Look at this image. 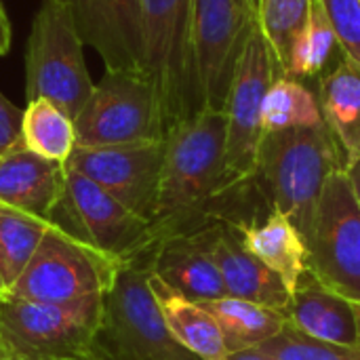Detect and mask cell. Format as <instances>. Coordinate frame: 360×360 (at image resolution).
<instances>
[{"label": "cell", "instance_id": "6da1fadb", "mask_svg": "<svg viewBox=\"0 0 360 360\" xmlns=\"http://www.w3.org/2000/svg\"><path fill=\"white\" fill-rule=\"evenodd\" d=\"M226 112L202 108L175 122L165 137V162L152 230L156 240L211 221L224 194Z\"/></svg>", "mask_w": 360, "mask_h": 360}, {"label": "cell", "instance_id": "7a4b0ae2", "mask_svg": "<svg viewBox=\"0 0 360 360\" xmlns=\"http://www.w3.org/2000/svg\"><path fill=\"white\" fill-rule=\"evenodd\" d=\"M344 167V154L325 122L287 129L264 135L255 184L266 190L270 207L287 215L306 238L329 175Z\"/></svg>", "mask_w": 360, "mask_h": 360}, {"label": "cell", "instance_id": "3957f363", "mask_svg": "<svg viewBox=\"0 0 360 360\" xmlns=\"http://www.w3.org/2000/svg\"><path fill=\"white\" fill-rule=\"evenodd\" d=\"M156 243L120 262L103 297L97 352L105 360H200L173 338L150 287Z\"/></svg>", "mask_w": 360, "mask_h": 360}, {"label": "cell", "instance_id": "277c9868", "mask_svg": "<svg viewBox=\"0 0 360 360\" xmlns=\"http://www.w3.org/2000/svg\"><path fill=\"white\" fill-rule=\"evenodd\" d=\"M103 297L68 304L0 295V344L15 360H76L97 352Z\"/></svg>", "mask_w": 360, "mask_h": 360}, {"label": "cell", "instance_id": "5b68a950", "mask_svg": "<svg viewBox=\"0 0 360 360\" xmlns=\"http://www.w3.org/2000/svg\"><path fill=\"white\" fill-rule=\"evenodd\" d=\"M82 44L70 6L61 0H42L25 51L27 101L49 99L76 120L95 86Z\"/></svg>", "mask_w": 360, "mask_h": 360}, {"label": "cell", "instance_id": "8992f818", "mask_svg": "<svg viewBox=\"0 0 360 360\" xmlns=\"http://www.w3.org/2000/svg\"><path fill=\"white\" fill-rule=\"evenodd\" d=\"M143 72L150 76L167 131L202 110L192 46V0H141Z\"/></svg>", "mask_w": 360, "mask_h": 360}, {"label": "cell", "instance_id": "52a82bcc", "mask_svg": "<svg viewBox=\"0 0 360 360\" xmlns=\"http://www.w3.org/2000/svg\"><path fill=\"white\" fill-rule=\"evenodd\" d=\"M78 148L165 141L160 97L143 70H105L74 120Z\"/></svg>", "mask_w": 360, "mask_h": 360}, {"label": "cell", "instance_id": "ba28073f", "mask_svg": "<svg viewBox=\"0 0 360 360\" xmlns=\"http://www.w3.org/2000/svg\"><path fill=\"white\" fill-rule=\"evenodd\" d=\"M278 74L283 72L274 53L257 30L236 65L226 101V173L221 200L247 194L255 186L257 154L264 139V99Z\"/></svg>", "mask_w": 360, "mask_h": 360}, {"label": "cell", "instance_id": "9c48e42d", "mask_svg": "<svg viewBox=\"0 0 360 360\" xmlns=\"http://www.w3.org/2000/svg\"><path fill=\"white\" fill-rule=\"evenodd\" d=\"M118 268L116 257L53 226L8 293L49 304L78 302L105 295Z\"/></svg>", "mask_w": 360, "mask_h": 360}, {"label": "cell", "instance_id": "30bf717a", "mask_svg": "<svg viewBox=\"0 0 360 360\" xmlns=\"http://www.w3.org/2000/svg\"><path fill=\"white\" fill-rule=\"evenodd\" d=\"M262 0H192V46L202 108L224 110L236 65L259 30Z\"/></svg>", "mask_w": 360, "mask_h": 360}, {"label": "cell", "instance_id": "8fae6325", "mask_svg": "<svg viewBox=\"0 0 360 360\" xmlns=\"http://www.w3.org/2000/svg\"><path fill=\"white\" fill-rule=\"evenodd\" d=\"M306 245L308 268L329 289L360 304V205L346 169L329 175Z\"/></svg>", "mask_w": 360, "mask_h": 360}, {"label": "cell", "instance_id": "7c38bea8", "mask_svg": "<svg viewBox=\"0 0 360 360\" xmlns=\"http://www.w3.org/2000/svg\"><path fill=\"white\" fill-rule=\"evenodd\" d=\"M51 224L118 262L156 243L148 219L129 211L112 194L70 167H65V192L51 215Z\"/></svg>", "mask_w": 360, "mask_h": 360}, {"label": "cell", "instance_id": "4fadbf2b", "mask_svg": "<svg viewBox=\"0 0 360 360\" xmlns=\"http://www.w3.org/2000/svg\"><path fill=\"white\" fill-rule=\"evenodd\" d=\"M165 162V141L74 148L65 167L95 181L135 215L154 221L160 175Z\"/></svg>", "mask_w": 360, "mask_h": 360}, {"label": "cell", "instance_id": "5bb4252c", "mask_svg": "<svg viewBox=\"0 0 360 360\" xmlns=\"http://www.w3.org/2000/svg\"><path fill=\"white\" fill-rule=\"evenodd\" d=\"M70 6L84 44L105 70H143L141 0H61Z\"/></svg>", "mask_w": 360, "mask_h": 360}, {"label": "cell", "instance_id": "9a60e30c", "mask_svg": "<svg viewBox=\"0 0 360 360\" xmlns=\"http://www.w3.org/2000/svg\"><path fill=\"white\" fill-rule=\"evenodd\" d=\"M205 232L211 255L219 268L226 295L268 306L287 316L291 291L276 272L262 264L243 245L230 219L224 215H213V219L205 224Z\"/></svg>", "mask_w": 360, "mask_h": 360}, {"label": "cell", "instance_id": "2e32d148", "mask_svg": "<svg viewBox=\"0 0 360 360\" xmlns=\"http://www.w3.org/2000/svg\"><path fill=\"white\" fill-rule=\"evenodd\" d=\"M154 276L194 302L226 295L219 268L211 255L205 226L158 238L152 257Z\"/></svg>", "mask_w": 360, "mask_h": 360}, {"label": "cell", "instance_id": "e0dca14e", "mask_svg": "<svg viewBox=\"0 0 360 360\" xmlns=\"http://www.w3.org/2000/svg\"><path fill=\"white\" fill-rule=\"evenodd\" d=\"M65 192V165L17 148L0 156V205L51 221Z\"/></svg>", "mask_w": 360, "mask_h": 360}, {"label": "cell", "instance_id": "ac0fdd59", "mask_svg": "<svg viewBox=\"0 0 360 360\" xmlns=\"http://www.w3.org/2000/svg\"><path fill=\"white\" fill-rule=\"evenodd\" d=\"M287 323L314 340L360 346L354 304L329 289L310 268L291 291Z\"/></svg>", "mask_w": 360, "mask_h": 360}, {"label": "cell", "instance_id": "d6986e66", "mask_svg": "<svg viewBox=\"0 0 360 360\" xmlns=\"http://www.w3.org/2000/svg\"><path fill=\"white\" fill-rule=\"evenodd\" d=\"M230 219L243 245L272 272H276L289 291L295 289L300 276L308 270V245L295 224L276 209H268L264 217Z\"/></svg>", "mask_w": 360, "mask_h": 360}, {"label": "cell", "instance_id": "ffe728a7", "mask_svg": "<svg viewBox=\"0 0 360 360\" xmlns=\"http://www.w3.org/2000/svg\"><path fill=\"white\" fill-rule=\"evenodd\" d=\"M323 120L335 137L346 165L360 158V63L342 55L316 86ZM346 169V167H344Z\"/></svg>", "mask_w": 360, "mask_h": 360}, {"label": "cell", "instance_id": "44dd1931", "mask_svg": "<svg viewBox=\"0 0 360 360\" xmlns=\"http://www.w3.org/2000/svg\"><path fill=\"white\" fill-rule=\"evenodd\" d=\"M150 287L169 331L188 352L200 360H228L230 352L224 333L213 314L200 302L171 289L154 274L150 278Z\"/></svg>", "mask_w": 360, "mask_h": 360}, {"label": "cell", "instance_id": "7402d4cb", "mask_svg": "<svg viewBox=\"0 0 360 360\" xmlns=\"http://www.w3.org/2000/svg\"><path fill=\"white\" fill-rule=\"evenodd\" d=\"M217 321L228 352L243 348H259L272 338H276L287 327V316L247 300L219 297L211 302H200Z\"/></svg>", "mask_w": 360, "mask_h": 360}, {"label": "cell", "instance_id": "603a6c76", "mask_svg": "<svg viewBox=\"0 0 360 360\" xmlns=\"http://www.w3.org/2000/svg\"><path fill=\"white\" fill-rule=\"evenodd\" d=\"M323 112L319 97L302 80L278 74L264 99L262 124L266 133H278L287 129H306L323 124Z\"/></svg>", "mask_w": 360, "mask_h": 360}, {"label": "cell", "instance_id": "cb8c5ba5", "mask_svg": "<svg viewBox=\"0 0 360 360\" xmlns=\"http://www.w3.org/2000/svg\"><path fill=\"white\" fill-rule=\"evenodd\" d=\"M55 224L23 213L19 209L0 205V270L6 283V291L19 281L44 234Z\"/></svg>", "mask_w": 360, "mask_h": 360}, {"label": "cell", "instance_id": "d4e9b609", "mask_svg": "<svg viewBox=\"0 0 360 360\" xmlns=\"http://www.w3.org/2000/svg\"><path fill=\"white\" fill-rule=\"evenodd\" d=\"M23 146L49 160L68 162L76 148L74 120L49 99L27 101L23 110Z\"/></svg>", "mask_w": 360, "mask_h": 360}, {"label": "cell", "instance_id": "484cf974", "mask_svg": "<svg viewBox=\"0 0 360 360\" xmlns=\"http://www.w3.org/2000/svg\"><path fill=\"white\" fill-rule=\"evenodd\" d=\"M314 0H262L259 32L283 74H289L295 44L310 19Z\"/></svg>", "mask_w": 360, "mask_h": 360}, {"label": "cell", "instance_id": "4316f807", "mask_svg": "<svg viewBox=\"0 0 360 360\" xmlns=\"http://www.w3.org/2000/svg\"><path fill=\"white\" fill-rule=\"evenodd\" d=\"M344 51L340 49V42L335 38V32L327 19V13L321 4V0L312 2L310 19L295 44L291 68L287 76H293L297 80L323 76L331 61L335 57H342Z\"/></svg>", "mask_w": 360, "mask_h": 360}, {"label": "cell", "instance_id": "83f0119b", "mask_svg": "<svg viewBox=\"0 0 360 360\" xmlns=\"http://www.w3.org/2000/svg\"><path fill=\"white\" fill-rule=\"evenodd\" d=\"M259 348L274 360H360V346H340L314 340L289 323L276 338Z\"/></svg>", "mask_w": 360, "mask_h": 360}, {"label": "cell", "instance_id": "f1b7e54d", "mask_svg": "<svg viewBox=\"0 0 360 360\" xmlns=\"http://www.w3.org/2000/svg\"><path fill=\"white\" fill-rule=\"evenodd\" d=\"M344 55L360 63V0H321Z\"/></svg>", "mask_w": 360, "mask_h": 360}, {"label": "cell", "instance_id": "f546056e", "mask_svg": "<svg viewBox=\"0 0 360 360\" xmlns=\"http://www.w3.org/2000/svg\"><path fill=\"white\" fill-rule=\"evenodd\" d=\"M23 110L0 93V156L23 148Z\"/></svg>", "mask_w": 360, "mask_h": 360}, {"label": "cell", "instance_id": "4dcf8cb0", "mask_svg": "<svg viewBox=\"0 0 360 360\" xmlns=\"http://www.w3.org/2000/svg\"><path fill=\"white\" fill-rule=\"evenodd\" d=\"M228 360H274L264 348H243V350H232L228 354Z\"/></svg>", "mask_w": 360, "mask_h": 360}, {"label": "cell", "instance_id": "1f68e13d", "mask_svg": "<svg viewBox=\"0 0 360 360\" xmlns=\"http://www.w3.org/2000/svg\"><path fill=\"white\" fill-rule=\"evenodd\" d=\"M11 49V23L6 17V11L0 2V55H6Z\"/></svg>", "mask_w": 360, "mask_h": 360}, {"label": "cell", "instance_id": "d6a6232c", "mask_svg": "<svg viewBox=\"0 0 360 360\" xmlns=\"http://www.w3.org/2000/svg\"><path fill=\"white\" fill-rule=\"evenodd\" d=\"M346 173L350 175V181L354 186V192H356V198H359L360 205V158L354 160V162H350V165H346Z\"/></svg>", "mask_w": 360, "mask_h": 360}, {"label": "cell", "instance_id": "836d02e7", "mask_svg": "<svg viewBox=\"0 0 360 360\" xmlns=\"http://www.w3.org/2000/svg\"><path fill=\"white\" fill-rule=\"evenodd\" d=\"M76 360H105L99 352H93V354H89V356H82V359H76Z\"/></svg>", "mask_w": 360, "mask_h": 360}, {"label": "cell", "instance_id": "e575fe53", "mask_svg": "<svg viewBox=\"0 0 360 360\" xmlns=\"http://www.w3.org/2000/svg\"><path fill=\"white\" fill-rule=\"evenodd\" d=\"M4 293H8V291H6V283H4V276H2V270H0V295H4Z\"/></svg>", "mask_w": 360, "mask_h": 360}, {"label": "cell", "instance_id": "d590c367", "mask_svg": "<svg viewBox=\"0 0 360 360\" xmlns=\"http://www.w3.org/2000/svg\"><path fill=\"white\" fill-rule=\"evenodd\" d=\"M354 304V310H356V323H359V338H360V304L352 302Z\"/></svg>", "mask_w": 360, "mask_h": 360}, {"label": "cell", "instance_id": "8d00e7d4", "mask_svg": "<svg viewBox=\"0 0 360 360\" xmlns=\"http://www.w3.org/2000/svg\"><path fill=\"white\" fill-rule=\"evenodd\" d=\"M6 356H4V348H2V344H0V360H4Z\"/></svg>", "mask_w": 360, "mask_h": 360}, {"label": "cell", "instance_id": "74e56055", "mask_svg": "<svg viewBox=\"0 0 360 360\" xmlns=\"http://www.w3.org/2000/svg\"><path fill=\"white\" fill-rule=\"evenodd\" d=\"M4 360H15V359H4Z\"/></svg>", "mask_w": 360, "mask_h": 360}]
</instances>
